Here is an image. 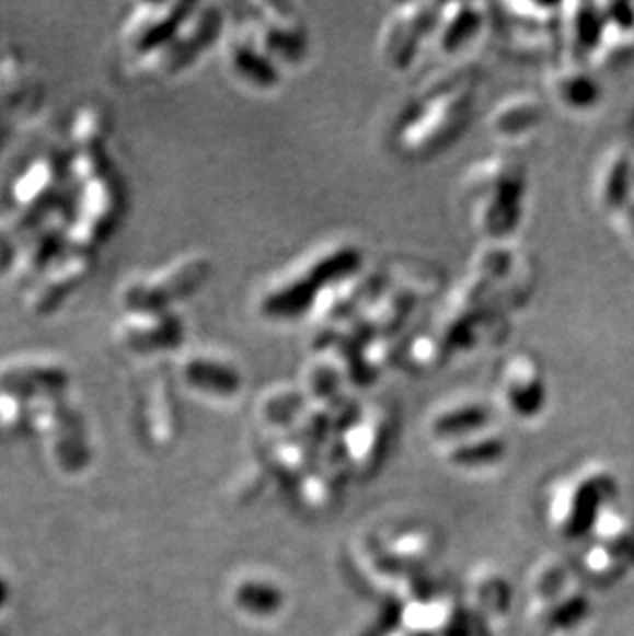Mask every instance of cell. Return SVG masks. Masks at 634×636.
Instances as JSON below:
<instances>
[{
  "instance_id": "cell-1",
  "label": "cell",
  "mask_w": 634,
  "mask_h": 636,
  "mask_svg": "<svg viewBox=\"0 0 634 636\" xmlns=\"http://www.w3.org/2000/svg\"><path fill=\"white\" fill-rule=\"evenodd\" d=\"M462 194L476 233L488 241H500L521 219L526 172L511 157H488L465 173Z\"/></svg>"
},
{
  "instance_id": "cell-2",
  "label": "cell",
  "mask_w": 634,
  "mask_h": 636,
  "mask_svg": "<svg viewBox=\"0 0 634 636\" xmlns=\"http://www.w3.org/2000/svg\"><path fill=\"white\" fill-rule=\"evenodd\" d=\"M210 270L212 262L203 252L182 254L157 270L126 278L118 291V303L122 311H172L175 303L205 285Z\"/></svg>"
},
{
  "instance_id": "cell-3",
  "label": "cell",
  "mask_w": 634,
  "mask_h": 636,
  "mask_svg": "<svg viewBox=\"0 0 634 636\" xmlns=\"http://www.w3.org/2000/svg\"><path fill=\"white\" fill-rule=\"evenodd\" d=\"M474 102V83L443 95L420 100L411 118L402 124L400 147L414 157H427L446 149L460 137Z\"/></svg>"
},
{
  "instance_id": "cell-4",
  "label": "cell",
  "mask_w": 634,
  "mask_h": 636,
  "mask_svg": "<svg viewBox=\"0 0 634 636\" xmlns=\"http://www.w3.org/2000/svg\"><path fill=\"white\" fill-rule=\"evenodd\" d=\"M223 15L217 7H194L182 27L168 44L135 60V70L145 79H168L184 69L206 50L221 32Z\"/></svg>"
},
{
  "instance_id": "cell-5",
  "label": "cell",
  "mask_w": 634,
  "mask_h": 636,
  "mask_svg": "<svg viewBox=\"0 0 634 636\" xmlns=\"http://www.w3.org/2000/svg\"><path fill=\"white\" fill-rule=\"evenodd\" d=\"M443 4H404L388 19L379 39V53L385 67L404 70L411 67L423 42L433 35Z\"/></svg>"
},
{
  "instance_id": "cell-6",
  "label": "cell",
  "mask_w": 634,
  "mask_h": 636,
  "mask_svg": "<svg viewBox=\"0 0 634 636\" xmlns=\"http://www.w3.org/2000/svg\"><path fill=\"white\" fill-rule=\"evenodd\" d=\"M192 11L194 7L186 2L137 4L122 23L120 42L124 50L137 60L161 48L172 39Z\"/></svg>"
},
{
  "instance_id": "cell-7",
  "label": "cell",
  "mask_w": 634,
  "mask_h": 636,
  "mask_svg": "<svg viewBox=\"0 0 634 636\" xmlns=\"http://www.w3.org/2000/svg\"><path fill=\"white\" fill-rule=\"evenodd\" d=\"M116 343L130 355L151 357L173 350L184 338V326L173 311H122L114 326Z\"/></svg>"
},
{
  "instance_id": "cell-8",
  "label": "cell",
  "mask_w": 634,
  "mask_h": 636,
  "mask_svg": "<svg viewBox=\"0 0 634 636\" xmlns=\"http://www.w3.org/2000/svg\"><path fill=\"white\" fill-rule=\"evenodd\" d=\"M69 381V367L50 355L27 352L0 362V390L13 392L25 400L62 396Z\"/></svg>"
},
{
  "instance_id": "cell-9",
  "label": "cell",
  "mask_w": 634,
  "mask_h": 636,
  "mask_svg": "<svg viewBox=\"0 0 634 636\" xmlns=\"http://www.w3.org/2000/svg\"><path fill=\"white\" fill-rule=\"evenodd\" d=\"M250 27L260 48L273 60L299 62L308 50L306 23L285 4H254Z\"/></svg>"
},
{
  "instance_id": "cell-10",
  "label": "cell",
  "mask_w": 634,
  "mask_h": 636,
  "mask_svg": "<svg viewBox=\"0 0 634 636\" xmlns=\"http://www.w3.org/2000/svg\"><path fill=\"white\" fill-rule=\"evenodd\" d=\"M89 252L70 250L32 280L25 291V308L34 315H48L58 310L72 292L77 291L87 276L91 275Z\"/></svg>"
},
{
  "instance_id": "cell-11",
  "label": "cell",
  "mask_w": 634,
  "mask_h": 636,
  "mask_svg": "<svg viewBox=\"0 0 634 636\" xmlns=\"http://www.w3.org/2000/svg\"><path fill=\"white\" fill-rule=\"evenodd\" d=\"M60 188L62 172L54 159L39 157L30 163L13 186V200L21 217L19 223L25 229H34L56 207V196Z\"/></svg>"
},
{
  "instance_id": "cell-12",
  "label": "cell",
  "mask_w": 634,
  "mask_h": 636,
  "mask_svg": "<svg viewBox=\"0 0 634 636\" xmlns=\"http://www.w3.org/2000/svg\"><path fill=\"white\" fill-rule=\"evenodd\" d=\"M177 378L194 394L208 397H233L243 385L240 367L212 350L186 352L177 362Z\"/></svg>"
},
{
  "instance_id": "cell-13",
  "label": "cell",
  "mask_w": 634,
  "mask_h": 636,
  "mask_svg": "<svg viewBox=\"0 0 634 636\" xmlns=\"http://www.w3.org/2000/svg\"><path fill=\"white\" fill-rule=\"evenodd\" d=\"M388 289L379 273H359L320 292L313 313L324 322H350Z\"/></svg>"
},
{
  "instance_id": "cell-14",
  "label": "cell",
  "mask_w": 634,
  "mask_h": 636,
  "mask_svg": "<svg viewBox=\"0 0 634 636\" xmlns=\"http://www.w3.org/2000/svg\"><path fill=\"white\" fill-rule=\"evenodd\" d=\"M318 297L320 289L303 275V270H295L291 275L270 280L260 292L256 308L266 320L291 322L313 311Z\"/></svg>"
},
{
  "instance_id": "cell-15",
  "label": "cell",
  "mask_w": 634,
  "mask_h": 636,
  "mask_svg": "<svg viewBox=\"0 0 634 636\" xmlns=\"http://www.w3.org/2000/svg\"><path fill=\"white\" fill-rule=\"evenodd\" d=\"M500 394L515 416H535L546 402V383L532 355H515L500 373Z\"/></svg>"
},
{
  "instance_id": "cell-16",
  "label": "cell",
  "mask_w": 634,
  "mask_h": 636,
  "mask_svg": "<svg viewBox=\"0 0 634 636\" xmlns=\"http://www.w3.org/2000/svg\"><path fill=\"white\" fill-rule=\"evenodd\" d=\"M224 58L233 74L256 89H273L278 83L275 60L260 48L250 25L241 23L240 30L227 37Z\"/></svg>"
},
{
  "instance_id": "cell-17",
  "label": "cell",
  "mask_w": 634,
  "mask_h": 636,
  "mask_svg": "<svg viewBox=\"0 0 634 636\" xmlns=\"http://www.w3.org/2000/svg\"><path fill=\"white\" fill-rule=\"evenodd\" d=\"M360 266L362 254L355 243L334 241L318 247L301 270L322 292L350 276L359 275Z\"/></svg>"
},
{
  "instance_id": "cell-18",
  "label": "cell",
  "mask_w": 634,
  "mask_h": 636,
  "mask_svg": "<svg viewBox=\"0 0 634 636\" xmlns=\"http://www.w3.org/2000/svg\"><path fill=\"white\" fill-rule=\"evenodd\" d=\"M544 116V107L532 93H517L498 102L491 112L488 126L493 135L503 138H519L533 132Z\"/></svg>"
},
{
  "instance_id": "cell-19",
  "label": "cell",
  "mask_w": 634,
  "mask_h": 636,
  "mask_svg": "<svg viewBox=\"0 0 634 636\" xmlns=\"http://www.w3.org/2000/svg\"><path fill=\"white\" fill-rule=\"evenodd\" d=\"M482 15L476 4H451L443 7L439 21L435 25L433 39L437 50L443 54L458 53L476 32L481 30Z\"/></svg>"
},
{
  "instance_id": "cell-20",
  "label": "cell",
  "mask_w": 634,
  "mask_h": 636,
  "mask_svg": "<svg viewBox=\"0 0 634 636\" xmlns=\"http://www.w3.org/2000/svg\"><path fill=\"white\" fill-rule=\"evenodd\" d=\"M491 420V410L486 404L476 400H462L447 404L441 410L433 414L430 430L437 437L462 439L463 435L484 429Z\"/></svg>"
},
{
  "instance_id": "cell-21",
  "label": "cell",
  "mask_w": 634,
  "mask_h": 636,
  "mask_svg": "<svg viewBox=\"0 0 634 636\" xmlns=\"http://www.w3.org/2000/svg\"><path fill=\"white\" fill-rule=\"evenodd\" d=\"M388 287L406 294L414 303L430 299L441 287V275L423 262H397L388 273Z\"/></svg>"
},
{
  "instance_id": "cell-22",
  "label": "cell",
  "mask_w": 634,
  "mask_h": 636,
  "mask_svg": "<svg viewBox=\"0 0 634 636\" xmlns=\"http://www.w3.org/2000/svg\"><path fill=\"white\" fill-rule=\"evenodd\" d=\"M107 138V118L95 105H85L77 112L70 126V142L77 151H102Z\"/></svg>"
},
{
  "instance_id": "cell-23",
  "label": "cell",
  "mask_w": 634,
  "mask_h": 636,
  "mask_svg": "<svg viewBox=\"0 0 634 636\" xmlns=\"http://www.w3.org/2000/svg\"><path fill=\"white\" fill-rule=\"evenodd\" d=\"M554 93L561 104L573 109H589L600 102V85L585 72H561L554 79Z\"/></svg>"
},
{
  "instance_id": "cell-24",
  "label": "cell",
  "mask_w": 634,
  "mask_h": 636,
  "mask_svg": "<svg viewBox=\"0 0 634 636\" xmlns=\"http://www.w3.org/2000/svg\"><path fill=\"white\" fill-rule=\"evenodd\" d=\"M606 15L596 11V7H579L577 15L573 18L570 30V48L581 58L584 54L593 53L600 46L601 37L606 32Z\"/></svg>"
},
{
  "instance_id": "cell-25",
  "label": "cell",
  "mask_w": 634,
  "mask_h": 636,
  "mask_svg": "<svg viewBox=\"0 0 634 636\" xmlns=\"http://www.w3.org/2000/svg\"><path fill=\"white\" fill-rule=\"evenodd\" d=\"M449 357L443 340L439 338L437 332H425V334H416L411 338L404 361L412 365L418 371H430L437 365L446 361Z\"/></svg>"
},
{
  "instance_id": "cell-26",
  "label": "cell",
  "mask_w": 634,
  "mask_h": 636,
  "mask_svg": "<svg viewBox=\"0 0 634 636\" xmlns=\"http://www.w3.org/2000/svg\"><path fill=\"white\" fill-rule=\"evenodd\" d=\"M303 402H306L303 392L280 385V388H275V390L264 394L262 402H260V410L266 420L278 423V420L291 418L292 414L303 410Z\"/></svg>"
},
{
  "instance_id": "cell-27",
  "label": "cell",
  "mask_w": 634,
  "mask_h": 636,
  "mask_svg": "<svg viewBox=\"0 0 634 636\" xmlns=\"http://www.w3.org/2000/svg\"><path fill=\"white\" fill-rule=\"evenodd\" d=\"M503 451V441L498 437L482 435L470 437L468 443H460L449 449V458L458 464H482L486 460H495Z\"/></svg>"
},
{
  "instance_id": "cell-28",
  "label": "cell",
  "mask_w": 634,
  "mask_h": 636,
  "mask_svg": "<svg viewBox=\"0 0 634 636\" xmlns=\"http://www.w3.org/2000/svg\"><path fill=\"white\" fill-rule=\"evenodd\" d=\"M631 188V167L624 159H614L601 184V200L608 208H620L626 203Z\"/></svg>"
},
{
  "instance_id": "cell-29",
  "label": "cell",
  "mask_w": 634,
  "mask_h": 636,
  "mask_svg": "<svg viewBox=\"0 0 634 636\" xmlns=\"http://www.w3.org/2000/svg\"><path fill=\"white\" fill-rule=\"evenodd\" d=\"M25 240V227L0 219V276L13 273V266L18 262L21 243Z\"/></svg>"
},
{
  "instance_id": "cell-30",
  "label": "cell",
  "mask_w": 634,
  "mask_h": 636,
  "mask_svg": "<svg viewBox=\"0 0 634 636\" xmlns=\"http://www.w3.org/2000/svg\"><path fill=\"white\" fill-rule=\"evenodd\" d=\"M629 221H631V224H633V229H634V207L631 208V215H629Z\"/></svg>"
}]
</instances>
